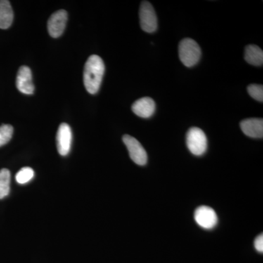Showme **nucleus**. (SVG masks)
I'll return each instance as SVG.
<instances>
[{
  "mask_svg": "<svg viewBox=\"0 0 263 263\" xmlns=\"http://www.w3.org/2000/svg\"><path fill=\"white\" fill-rule=\"evenodd\" d=\"M105 72L103 60L98 55H91L85 64L84 83L86 91L91 95L96 94L100 88Z\"/></svg>",
  "mask_w": 263,
  "mask_h": 263,
  "instance_id": "obj_1",
  "label": "nucleus"
},
{
  "mask_svg": "<svg viewBox=\"0 0 263 263\" xmlns=\"http://www.w3.org/2000/svg\"><path fill=\"white\" fill-rule=\"evenodd\" d=\"M179 55L183 65L191 67L200 61L201 49L196 41L191 38H184L179 43Z\"/></svg>",
  "mask_w": 263,
  "mask_h": 263,
  "instance_id": "obj_2",
  "label": "nucleus"
},
{
  "mask_svg": "<svg viewBox=\"0 0 263 263\" xmlns=\"http://www.w3.org/2000/svg\"><path fill=\"white\" fill-rule=\"evenodd\" d=\"M186 146L194 155H204L208 148L207 138L204 132L197 127L189 129L186 134Z\"/></svg>",
  "mask_w": 263,
  "mask_h": 263,
  "instance_id": "obj_3",
  "label": "nucleus"
},
{
  "mask_svg": "<svg viewBox=\"0 0 263 263\" xmlns=\"http://www.w3.org/2000/svg\"><path fill=\"white\" fill-rule=\"evenodd\" d=\"M122 139L127 146L132 160L138 165H145L148 161V156L141 143L136 138L128 135L123 136Z\"/></svg>",
  "mask_w": 263,
  "mask_h": 263,
  "instance_id": "obj_4",
  "label": "nucleus"
},
{
  "mask_svg": "<svg viewBox=\"0 0 263 263\" xmlns=\"http://www.w3.org/2000/svg\"><path fill=\"white\" fill-rule=\"evenodd\" d=\"M140 23L143 31L155 32L157 29V18L153 6L148 2H142L139 12Z\"/></svg>",
  "mask_w": 263,
  "mask_h": 263,
  "instance_id": "obj_5",
  "label": "nucleus"
},
{
  "mask_svg": "<svg viewBox=\"0 0 263 263\" xmlns=\"http://www.w3.org/2000/svg\"><path fill=\"white\" fill-rule=\"evenodd\" d=\"M195 219L197 224L204 229H213L218 223L215 211L208 206L197 208L195 212Z\"/></svg>",
  "mask_w": 263,
  "mask_h": 263,
  "instance_id": "obj_6",
  "label": "nucleus"
},
{
  "mask_svg": "<svg viewBox=\"0 0 263 263\" xmlns=\"http://www.w3.org/2000/svg\"><path fill=\"white\" fill-rule=\"evenodd\" d=\"M67 21V13L60 10L51 15L48 22V31L52 37H59L65 31Z\"/></svg>",
  "mask_w": 263,
  "mask_h": 263,
  "instance_id": "obj_7",
  "label": "nucleus"
},
{
  "mask_svg": "<svg viewBox=\"0 0 263 263\" xmlns=\"http://www.w3.org/2000/svg\"><path fill=\"white\" fill-rule=\"evenodd\" d=\"M72 143V131L68 124L62 123L59 127L57 135V146L59 154L67 156L70 152Z\"/></svg>",
  "mask_w": 263,
  "mask_h": 263,
  "instance_id": "obj_8",
  "label": "nucleus"
},
{
  "mask_svg": "<svg viewBox=\"0 0 263 263\" xmlns=\"http://www.w3.org/2000/svg\"><path fill=\"white\" fill-rule=\"evenodd\" d=\"M16 86L18 91L23 94L32 95L34 93L32 71L27 66H22L19 68L17 74Z\"/></svg>",
  "mask_w": 263,
  "mask_h": 263,
  "instance_id": "obj_9",
  "label": "nucleus"
},
{
  "mask_svg": "<svg viewBox=\"0 0 263 263\" xmlns=\"http://www.w3.org/2000/svg\"><path fill=\"white\" fill-rule=\"evenodd\" d=\"M240 129L246 136L253 138L263 137L262 119H247L240 122Z\"/></svg>",
  "mask_w": 263,
  "mask_h": 263,
  "instance_id": "obj_10",
  "label": "nucleus"
},
{
  "mask_svg": "<svg viewBox=\"0 0 263 263\" xmlns=\"http://www.w3.org/2000/svg\"><path fill=\"white\" fill-rule=\"evenodd\" d=\"M132 110L138 117L149 118L155 114L156 105L155 101L150 98L139 99L133 103Z\"/></svg>",
  "mask_w": 263,
  "mask_h": 263,
  "instance_id": "obj_11",
  "label": "nucleus"
},
{
  "mask_svg": "<svg viewBox=\"0 0 263 263\" xmlns=\"http://www.w3.org/2000/svg\"><path fill=\"white\" fill-rule=\"evenodd\" d=\"M13 11L9 1H0V29L9 28L13 23Z\"/></svg>",
  "mask_w": 263,
  "mask_h": 263,
  "instance_id": "obj_12",
  "label": "nucleus"
},
{
  "mask_svg": "<svg viewBox=\"0 0 263 263\" xmlns=\"http://www.w3.org/2000/svg\"><path fill=\"white\" fill-rule=\"evenodd\" d=\"M245 58L250 65L261 66L263 64V51L255 45H249L245 48Z\"/></svg>",
  "mask_w": 263,
  "mask_h": 263,
  "instance_id": "obj_13",
  "label": "nucleus"
},
{
  "mask_svg": "<svg viewBox=\"0 0 263 263\" xmlns=\"http://www.w3.org/2000/svg\"><path fill=\"white\" fill-rule=\"evenodd\" d=\"M10 172L9 170L2 169L0 171V199L8 196L10 193Z\"/></svg>",
  "mask_w": 263,
  "mask_h": 263,
  "instance_id": "obj_14",
  "label": "nucleus"
},
{
  "mask_svg": "<svg viewBox=\"0 0 263 263\" xmlns=\"http://www.w3.org/2000/svg\"><path fill=\"white\" fill-rule=\"evenodd\" d=\"M34 171L31 167H23L17 173L15 176V180L17 182L20 184H25L28 183L34 177Z\"/></svg>",
  "mask_w": 263,
  "mask_h": 263,
  "instance_id": "obj_15",
  "label": "nucleus"
},
{
  "mask_svg": "<svg viewBox=\"0 0 263 263\" xmlns=\"http://www.w3.org/2000/svg\"><path fill=\"white\" fill-rule=\"evenodd\" d=\"M13 134V128L10 124L0 126V147L4 146L10 141Z\"/></svg>",
  "mask_w": 263,
  "mask_h": 263,
  "instance_id": "obj_16",
  "label": "nucleus"
},
{
  "mask_svg": "<svg viewBox=\"0 0 263 263\" xmlns=\"http://www.w3.org/2000/svg\"><path fill=\"white\" fill-rule=\"evenodd\" d=\"M247 91L252 98L259 102L263 101V86L259 84H251L247 87Z\"/></svg>",
  "mask_w": 263,
  "mask_h": 263,
  "instance_id": "obj_17",
  "label": "nucleus"
},
{
  "mask_svg": "<svg viewBox=\"0 0 263 263\" xmlns=\"http://www.w3.org/2000/svg\"><path fill=\"white\" fill-rule=\"evenodd\" d=\"M254 247L259 252H263V235H259L255 240H254Z\"/></svg>",
  "mask_w": 263,
  "mask_h": 263,
  "instance_id": "obj_18",
  "label": "nucleus"
}]
</instances>
